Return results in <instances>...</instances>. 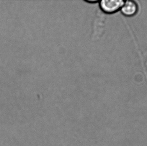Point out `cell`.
I'll list each match as a JSON object with an SVG mask.
<instances>
[{
  "label": "cell",
  "mask_w": 147,
  "mask_h": 146,
  "mask_svg": "<svg viewBox=\"0 0 147 146\" xmlns=\"http://www.w3.org/2000/svg\"><path fill=\"white\" fill-rule=\"evenodd\" d=\"M123 0H102L99 1L100 9L106 14H113L121 10L124 3Z\"/></svg>",
  "instance_id": "obj_1"
},
{
  "label": "cell",
  "mask_w": 147,
  "mask_h": 146,
  "mask_svg": "<svg viewBox=\"0 0 147 146\" xmlns=\"http://www.w3.org/2000/svg\"><path fill=\"white\" fill-rule=\"evenodd\" d=\"M138 9L139 7L138 4L135 1H127L124 2L121 10L123 15L128 17H131L137 13Z\"/></svg>",
  "instance_id": "obj_2"
},
{
  "label": "cell",
  "mask_w": 147,
  "mask_h": 146,
  "mask_svg": "<svg viewBox=\"0 0 147 146\" xmlns=\"http://www.w3.org/2000/svg\"><path fill=\"white\" fill-rule=\"evenodd\" d=\"M99 1H97V0H92V1H86V2H87L88 3H99Z\"/></svg>",
  "instance_id": "obj_3"
}]
</instances>
